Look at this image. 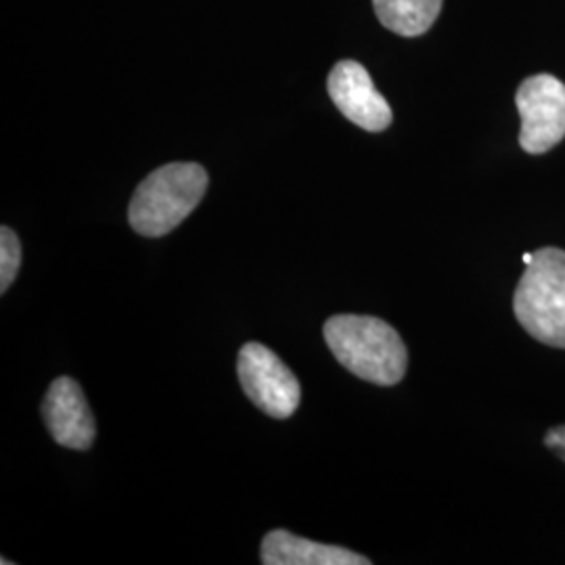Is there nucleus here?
<instances>
[{
	"label": "nucleus",
	"mask_w": 565,
	"mask_h": 565,
	"mask_svg": "<svg viewBox=\"0 0 565 565\" xmlns=\"http://www.w3.org/2000/svg\"><path fill=\"white\" fill-rule=\"evenodd\" d=\"M324 342L338 363L352 375L377 385H396L406 373L408 352L394 327L359 315L331 317L323 327Z\"/></svg>",
	"instance_id": "obj_1"
},
{
	"label": "nucleus",
	"mask_w": 565,
	"mask_h": 565,
	"mask_svg": "<svg viewBox=\"0 0 565 565\" xmlns=\"http://www.w3.org/2000/svg\"><path fill=\"white\" fill-rule=\"evenodd\" d=\"M200 163H168L137 186L128 207L130 226L142 237H163L200 205L207 189Z\"/></svg>",
	"instance_id": "obj_2"
},
{
	"label": "nucleus",
	"mask_w": 565,
	"mask_h": 565,
	"mask_svg": "<svg viewBox=\"0 0 565 565\" xmlns=\"http://www.w3.org/2000/svg\"><path fill=\"white\" fill-rule=\"evenodd\" d=\"M513 310L539 342L565 348V252L545 247L534 254L518 282Z\"/></svg>",
	"instance_id": "obj_3"
},
{
	"label": "nucleus",
	"mask_w": 565,
	"mask_h": 565,
	"mask_svg": "<svg viewBox=\"0 0 565 565\" xmlns=\"http://www.w3.org/2000/svg\"><path fill=\"white\" fill-rule=\"evenodd\" d=\"M237 373L247 398L275 419H289L300 404V382L281 359L258 342L245 343Z\"/></svg>",
	"instance_id": "obj_4"
},
{
	"label": "nucleus",
	"mask_w": 565,
	"mask_h": 565,
	"mask_svg": "<svg viewBox=\"0 0 565 565\" xmlns=\"http://www.w3.org/2000/svg\"><path fill=\"white\" fill-rule=\"evenodd\" d=\"M515 105L522 118L520 145L525 153L541 156L564 141V82L548 74L532 76L520 86Z\"/></svg>",
	"instance_id": "obj_5"
},
{
	"label": "nucleus",
	"mask_w": 565,
	"mask_h": 565,
	"mask_svg": "<svg viewBox=\"0 0 565 565\" xmlns=\"http://www.w3.org/2000/svg\"><path fill=\"white\" fill-rule=\"evenodd\" d=\"M327 88L343 118L361 126L366 132H382L392 124L390 105L361 63L340 61L329 74Z\"/></svg>",
	"instance_id": "obj_6"
},
{
	"label": "nucleus",
	"mask_w": 565,
	"mask_h": 565,
	"mask_svg": "<svg viewBox=\"0 0 565 565\" xmlns=\"http://www.w3.org/2000/svg\"><path fill=\"white\" fill-rule=\"evenodd\" d=\"M42 417L57 445L88 450L95 443V417L81 385L70 377H57L51 384L42 403Z\"/></svg>",
	"instance_id": "obj_7"
},
{
	"label": "nucleus",
	"mask_w": 565,
	"mask_h": 565,
	"mask_svg": "<svg viewBox=\"0 0 565 565\" xmlns=\"http://www.w3.org/2000/svg\"><path fill=\"white\" fill-rule=\"evenodd\" d=\"M264 565H369L371 562L343 546L321 545L300 539L287 530H273L264 536L260 551Z\"/></svg>",
	"instance_id": "obj_8"
},
{
	"label": "nucleus",
	"mask_w": 565,
	"mask_h": 565,
	"mask_svg": "<svg viewBox=\"0 0 565 565\" xmlns=\"http://www.w3.org/2000/svg\"><path fill=\"white\" fill-rule=\"evenodd\" d=\"M445 0H373L377 20L398 36H422L438 20Z\"/></svg>",
	"instance_id": "obj_9"
},
{
	"label": "nucleus",
	"mask_w": 565,
	"mask_h": 565,
	"mask_svg": "<svg viewBox=\"0 0 565 565\" xmlns=\"http://www.w3.org/2000/svg\"><path fill=\"white\" fill-rule=\"evenodd\" d=\"M21 266V245L15 231L9 226L0 228V294H4L15 281Z\"/></svg>",
	"instance_id": "obj_10"
},
{
	"label": "nucleus",
	"mask_w": 565,
	"mask_h": 565,
	"mask_svg": "<svg viewBox=\"0 0 565 565\" xmlns=\"http://www.w3.org/2000/svg\"><path fill=\"white\" fill-rule=\"evenodd\" d=\"M545 445L565 461V425L562 427H553L548 434H546Z\"/></svg>",
	"instance_id": "obj_11"
},
{
	"label": "nucleus",
	"mask_w": 565,
	"mask_h": 565,
	"mask_svg": "<svg viewBox=\"0 0 565 565\" xmlns=\"http://www.w3.org/2000/svg\"><path fill=\"white\" fill-rule=\"evenodd\" d=\"M532 260H534V254H524L525 266H527V264H532Z\"/></svg>",
	"instance_id": "obj_12"
}]
</instances>
